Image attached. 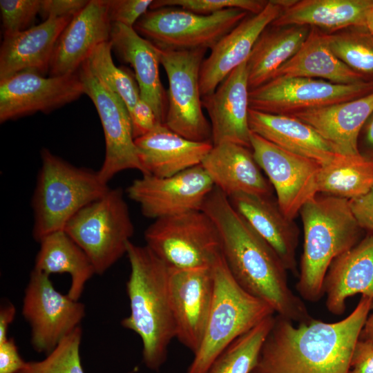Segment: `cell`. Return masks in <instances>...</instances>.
Wrapping results in <instances>:
<instances>
[{
	"instance_id": "1",
	"label": "cell",
	"mask_w": 373,
	"mask_h": 373,
	"mask_svg": "<svg viewBox=\"0 0 373 373\" xmlns=\"http://www.w3.org/2000/svg\"><path fill=\"white\" fill-rule=\"evenodd\" d=\"M202 210L216 226L222 254L237 283L267 303L275 314L294 323L310 321L303 299L291 289L287 270L273 248L234 209L228 197L214 186Z\"/></svg>"
},
{
	"instance_id": "2",
	"label": "cell",
	"mask_w": 373,
	"mask_h": 373,
	"mask_svg": "<svg viewBox=\"0 0 373 373\" xmlns=\"http://www.w3.org/2000/svg\"><path fill=\"white\" fill-rule=\"evenodd\" d=\"M373 298L361 296L345 318H312L294 325L275 314L274 323L251 373H347Z\"/></svg>"
},
{
	"instance_id": "3",
	"label": "cell",
	"mask_w": 373,
	"mask_h": 373,
	"mask_svg": "<svg viewBox=\"0 0 373 373\" xmlns=\"http://www.w3.org/2000/svg\"><path fill=\"white\" fill-rule=\"evenodd\" d=\"M126 256L130 265L126 285L130 313L121 325L139 336L144 365L157 372L175 338L169 289V267L146 245L131 241L127 245Z\"/></svg>"
},
{
	"instance_id": "4",
	"label": "cell",
	"mask_w": 373,
	"mask_h": 373,
	"mask_svg": "<svg viewBox=\"0 0 373 373\" xmlns=\"http://www.w3.org/2000/svg\"><path fill=\"white\" fill-rule=\"evenodd\" d=\"M304 244L296 289L307 301L323 296V280L332 261L361 240L362 229L349 200L317 193L300 209Z\"/></svg>"
},
{
	"instance_id": "5",
	"label": "cell",
	"mask_w": 373,
	"mask_h": 373,
	"mask_svg": "<svg viewBox=\"0 0 373 373\" xmlns=\"http://www.w3.org/2000/svg\"><path fill=\"white\" fill-rule=\"evenodd\" d=\"M41 166L32 199V236L38 242L63 231L82 208L109 189L98 171L74 166L47 149L41 152Z\"/></svg>"
},
{
	"instance_id": "6",
	"label": "cell",
	"mask_w": 373,
	"mask_h": 373,
	"mask_svg": "<svg viewBox=\"0 0 373 373\" xmlns=\"http://www.w3.org/2000/svg\"><path fill=\"white\" fill-rule=\"evenodd\" d=\"M214 290L202 343L186 373H206L216 358L234 340L276 314L265 302L242 289L223 256L213 267Z\"/></svg>"
},
{
	"instance_id": "7",
	"label": "cell",
	"mask_w": 373,
	"mask_h": 373,
	"mask_svg": "<svg viewBox=\"0 0 373 373\" xmlns=\"http://www.w3.org/2000/svg\"><path fill=\"white\" fill-rule=\"evenodd\" d=\"M64 231L102 275L124 254L134 233L128 205L120 188L111 189L101 198L79 211Z\"/></svg>"
},
{
	"instance_id": "8",
	"label": "cell",
	"mask_w": 373,
	"mask_h": 373,
	"mask_svg": "<svg viewBox=\"0 0 373 373\" xmlns=\"http://www.w3.org/2000/svg\"><path fill=\"white\" fill-rule=\"evenodd\" d=\"M144 239L173 269L212 268L222 254L218 229L202 209L155 220L145 230Z\"/></svg>"
},
{
	"instance_id": "9",
	"label": "cell",
	"mask_w": 373,
	"mask_h": 373,
	"mask_svg": "<svg viewBox=\"0 0 373 373\" xmlns=\"http://www.w3.org/2000/svg\"><path fill=\"white\" fill-rule=\"evenodd\" d=\"M249 14L228 8L202 15L178 7H162L149 10L133 28L160 49L211 50Z\"/></svg>"
},
{
	"instance_id": "10",
	"label": "cell",
	"mask_w": 373,
	"mask_h": 373,
	"mask_svg": "<svg viewBox=\"0 0 373 373\" xmlns=\"http://www.w3.org/2000/svg\"><path fill=\"white\" fill-rule=\"evenodd\" d=\"M157 49L169 82L164 124L188 140L212 142L211 127L202 111L200 88V68L207 50Z\"/></svg>"
},
{
	"instance_id": "11",
	"label": "cell",
	"mask_w": 373,
	"mask_h": 373,
	"mask_svg": "<svg viewBox=\"0 0 373 373\" xmlns=\"http://www.w3.org/2000/svg\"><path fill=\"white\" fill-rule=\"evenodd\" d=\"M22 315L30 327L32 348L47 354L80 326L86 307L57 291L50 276L33 269L24 291Z\"/></svg>"
},
{
	"instance_id": "12",
	"label": "cell",
	"mask_w": 373,
	"mask_h": 373,
	"mask_svg": "<svg viewBox=\"0 0 373 373\" xmlns=\"http://www.w3.org/2000/svg\"><path fill=\"white\" fill-rule=\"evenodd\" d=\"M372 92L373 81L338 84L315 78L276 77L249 91V108L265 113L292 115Z\"/></svg>"
},
{
	"instance_id": "13",
	"label": "cell",
	"mask_w": 373,
	"mask_h": 373,
	"mask_svg": "<svg viewBox=\"0 0 373 373\" xmlns=\"http://www.w3.org/2000/svg\"><path fill=\"white\" fill-rule=\"evenodd\" d=\"M77 73L83 84L84 94L94 104L102 126L106 151L98 173L106 183L118 173L129 169L142 173L131 117L123 101L108 89L90 70L86 61Z\"/></svg>"
},
{
	"instance_id": "14",
	"label": "cell",
	"mask_w": 373,
	"mask_h": 373,
	"mask_svg": "<svg viewBox=\"0 0 373 373\" xmlns=\"http://www.w3.org/2000/svg\"><path fill=\"white\" fill-rule=\"evenodd\" d=\"M250 142L255 160L276 191L281 210L294 220L301 207L318 193L317 176L321 165L252 132Z\"/></svg>"
},
{
	"instance_id": "15",
	"label": "cell",
	"mask_w": 373,
	"mask_h": 373,
	"mask_svg": "<svg viewBox=\"0 0 373 373\" xmlns=\"http://www.w3.org/2000/svg\"><path fill=\"white\" fill-rule=\"evenodd\" d=\"M214 184L201 164L166 178L142 175L126 189L142 214L154 220L201 210Z\"/></svg>"
},
{
	"instance_id": "16",
	"label": "cell",
	"mask_w": 373,
	"mask_h": 373,
	"mask_svg": "<svg viewBox=\"0 0 373 373\" xmlns=\"http://www.w3.org/2000/svg\"><path fill=\"white\" fill-rule=\"evenodd\" d=\"M84 94L77 72L60 76H45L21 72L0 80V122L48 113Z\"/></svg>"
},
{
	"instance_id": "17",
	"label": "cell",
	"mask_w": 373,
	"mask_h": 373,
	"mask_svg": "<svg viewBox=\"0 0 373 373\" xmlns=\"http://www.w3.org/2000/svg\"><path fill=\"white\" fill-rule=\"evenodd\" d=\"M169 289L175 338L194 354L202 343L212 303L213 267H169Z\"/></svg>"
},
{
	"instance_id": "18",
	"label": "cell",
	"mask_w": 373,
	"mask_h": 373,
	"mask_svg": "<svg viewBox=\"0 0 373 373\" xmlns=\"http://www.w3.org/2000/svg\"><path fill=\"white\" fill-rule=\"evenodd\" d=\"M293 1H268L260 12L249 14L211 49L200 68L202 97L212 93L234 69L247 61L260 34Z\"/></svg>"
},
{
	"instance_id": "19",
	"label": "cell",
	"mask_w": 373,
	"mask_h": 373,
	"mask_svg": "<svg viewBox=\"0 0 373 373\" xmlns=\"http://www.w3.org/2000/svg\"><path fill=\"white\" fill-rule=\"evenodd\" d=\"M112 23L107 0H90L60 34L51 58L48 75L76 73L100 44L110 41Z\"/></svg>"
},
{
	"instance_id": "20",
	"label": "cell",
	"mask_w": 373,
	"mask_h": 373,
	"mask_svg": "<svg viewBox=\"0 0 373 373\" xmlns=\"http://www.w3.org/2000/svg\"><path fill=\"white\" fill-rule=\"evenodd\" d=\"M247 61L234 69L212 93L202 97V106L210 118L213 145L231 142L251 149Z\"/></svg>"
},
{
	"instance_id": "21",
	"label": "cell",
	"mask_w": 373,
	"mask_h": 373,
	"mask_svg": "<svg viewBox=\"0 0 373 373\" xmlns=\"http://www.w3.org/2000/svg\"><path fill=\"white\" fill-rule=\"evenodd\" d=\"M234 209L276 251L288 271L298 275L296 249L300 231L281 210L276 198L238 193L228 198Z\"/></svg>"
},
{
	"instance_id": "22",
	"label": "cell",
	"mask_w": 373,
	"mask_h": 373,
	"mask_svg": "<svg viewBox=\"0 0 373 373\" xmlns=\"http://www.w3.org/2000/svg\"><path fill=\"white\" fill-rule=\"evenodd\" d=\"M73 17H50L39 25L3 36L0 80L21 72L48 73L56 42Z\"/></svg>"
},
{
	"instance_id": "23",
	"label": "cell",
	"mask_w": 373,
	"mask_h": 373,
	"mask_svg": "<svg viewBox=\"0 0 373 373\" xmlns=\"http://www.w3.org/2000/svg\"><path fill=\"white\" fill-rule=\"evenodd\" d=\"M110 41L112 51L133 68L141 99L151 106L159 122L164 124L167 92L160 77L161 63L157 48L133 28L120 23H112Z\"/></svg>"
},
{
	"instance_id": "24",
	"label": "cell",
	"mask_w": 373,
	"mask_h": 373,
	"mask_svg": "<svg viewBox=\"0 0 373 373\" xmlns=\"http://www.w3.org/2000/svg\"><path fill=\"white\" fill-rule=\"evenodd\" d=\"M142 175L166 178L201 164L213 147L210 142L188 140L158 124L135 139Z\"/></svg>"
},
{
	"instance_id": "25",
	"label": "cell",
	"mask_w": 373,
	"mask_h": 373,
	"mask_svg": "<svg viewBox=\"0 0 373 373\" xmlns=\"http://www.w3.org/2000/svg\"><path fill=\"white\" fill-rule=\"evenodd\" d=\"M201 165L228 198L238 193L272 195L274 189L249 148L231 142L213 145Z\"/></svg>"
},
{
	"instance_id": "26",
	"label": "cell",
	"mask_w": 373,
	"mask_h": 373,
	"mask_svg": "<svg viewBox=\"0 0 373 373\" xmlns=\"http://www.w3.org/2000/svg\"><path fill=\"white\" fill-rule=\"evenodd\" d=\"M323 293L327 311L335 316L345 312L352 296L373 298V233L332 261L323 280Z\"/></svg>"
},
{
	"instance_id": "27",
	"label": "cell",
	"mask_w": 373,
	"mask_h": 373,
	"mask_svg": "<svg viewBox=\"0 0 373 373\" xmlns=\"http://www.w3.org/2000/svg\"><path fill=\"white\" fill-rule=\"evenodd\" d=\"M249 125L252 133L321 165L331 163L341 155L313 127L291 115L265 113L249 108Z\"/></svg>"
},
{
	"instance_id": "28",
	"label": "cell",
	"mask_w": 373,
	"mask_h": 373,
	"mask_svg": "<svg viewBox=\"0 0 373 373\" xmlns=\"http://www.w3.org/2000/svg\"><path fill=\"white\" fill-rule=\"evenodd\" d=\"M373 112V92L350 101L296 113L294 116L313 127L338 153L359 155V131Z\"/></svg>"
},
{
	"instance_id": "29",
	"label": "cell",
	"mask_w": 373,
	"mask_h": 373,
	"mask_svg": "<svg viewBox=\"0 0 373 373\" xmlns=\"http://www.w3.org/2000/svg\"><path fill=\"white\" fill-rule=\"evenodd\" d=\"M373 0H294L271 25L307 26L326 33L367 27Z\"/></svg>"
},
{
	"instance_id": "30",
	"label": "cell",
	"mask_w": 373,
	"mask_h": 373,
	"mask_svg": "<svg viewBox=\"0 0 373 373\" xmlns=\"http://www.w3.org/2000/svg\"><path fill=\"white\" fill-rule=\"evenodd\" d=\"M276 77L315 78L338 84L369 82L334 55L325 32L316 28H311L298 51L278 70Z\"/></svg>"
},
{
	"instance_id": "31",
	"label": "cell",
	"mask_w": 373,
	"mask_h": 373,
	"mask_svg": "<svg viewBox=\"0 0 373 373\" xmlns=\"http://www.w3.org/2000/svg\"><path fill=\"white\" fill-rule=\"evenodd\" d=\"M311 27L269 25L260 34L247 59L249 91L272 79L300 49Z\"/></svg>"
},
{
	"instance_id": "32",
	"label": "cell",
	"mask_w": 373,
	"mask_h": 373,
	"mask_svg": "<svg viewBox=\"0 0 373 373\" xmlns=\"http://www.w3.org/2000/svg\"><path fill=\"white\" fill-rule=\"evenodd\" d=\"M39 242L34 269L48 276L69 274L71 283L67 294L79 300L86 283L96 274L87 255L64 230L50 233Z\"/></svg>"
},
{
	"instance_id": "33",
	"label": "cell",
	"mask_w": 373,
	"mask_h": 373,
	"mask_svg": "<svg viewBox=\"0 0 373 373\" xmlns=\"http://www.w3.org/2000/svg\"><path fill=\"white\" fill-rule=\"evenodd\" d=\"M373 186V162L360 155H341L321 165L317 176L318 193L348 200L366 193Z\"/></svg>"
},
{
	"instance_id": "34",
	"label": "cell",
	"mask_w": 373,
	"mask_h": 373,
	"mask_svg": "<svg viewBox=\"0 0 373 373\" xmlns=\"http://www.w3.org/2000/svg\"><path fill=\"white\" fill-rule=\"evenodd\" d=\"M274 316L267 317L234 340L216 358L206 373H251Z\"/></svg>"
},
{
	"instance_id": "35",
	"label": "cell",
	"mask_w": 373,
	"mask_h": 373,
	"mask_svg": "<svg viewBox=\"0 0 373 373\" xmlns=\"http://www.w3.org/2000/svg\"><path fill=\"white\" fill-rule=\"evenodd\" d=\"M331 50L367 81H373V34L367 27H352L326 33Z\"/></svg>"
},
{
	"instance_id": "36",
	"label": "cell",
	"mask_w": 373,
	"mask_h": 373,
	"mask_svg": "<svg viewBox=\"0 0 373 373\" xmlns=\"http://www.w3.org/2000/svg\"><path fill=\"white\" fill-rule=\"evenodd\" d=\"M86 61L94 75L123 101L130 113L141 98L140 88L131 71L113 63L111 41L98 45Z\"/></svg>"
},
{
	"instance_id": "37",
	"label": "cell",
	"mask_w": 373,
	"mask_h": 373,
	"mask_svg": "<svg viewBox=\"0 0 373 373\" xmlns=\"http://www.w3.org/2000/svg\"><path fill=\"white\" fill-rule=\"evenodd\" d=\"M81 326L64 338L41 361H27L19 373H84L80 356Z\"/></svg>"
},
{
	"instance_id": "38",
	"label": "cell",
	"mask_w": 373,
	"mask_h": 373,
	"mask_svg": "<svg viewBox=\"0 0 373 373\" xmlns=\"http://www.w3.org/2000/svg\"><path fill=\"white\" fill-rule=\"evenodd\" d=\"M265 0H155L149 10L162 7H178L202 15L228 9L238 8L250 14L260 12L267 4Z\"/></svg>"
},
{
	"instance_id": "39",
	"label": "cell",
	"mask_w": 373,
	"mask_h": 373,
	"mask_svg": "<svg viewBox=\"0 0 373 373\" xmlns=\"http://www.w3.org/2000/svg\"><path fill=\"white\" fill-rule=\"evenodd\" d=\"M41 0H1L3 36L28 29L39 13Z\"/></svg>"
},
{
	"instance_id": "40",
	"label": "cell",
	"mask_w": 373,
	"mask_h": 373,
	"mask_svg": "<svg viewBox=\"0 0 373 373\" xmlns=\"http://www.w3.org/2000/svg\"><path fill=\"white\" fill-rule=\"evenodd\" d=\"M152 3V0H107L109 19L112 23L133 28Z\"/></svg>"
},
{
	"instance_id": "41",
	"label": "cell",
	"mask_w": 373,
	"mask_h": 373,
	"mask_svg": "<svg viewBox=\"0 0 373 373\" xmlns=\"http://www.w3.org/2000/svg\"><path fill=\"white\" fill-rule=\"evenodd\" d=\"M129 114L134 139L149 133L160 124L153 108L141 98Z\"/></svg>"
},
{
	"instance_id": "42",
	"label": "cell",
	"mask_w": 373,
	"mask_h": 373,
	"mask_svg": "<svg viewBox=\"0 0 373 373\" xmlns=\"http://www.w3.org/2000/svg\"><path fill=\"white\" fill-rule=\"evenodd\" d=\"M88 3L87 0H41L39 14L50 17H73Z\"/></svg>"
},
{
	"instance_id": "43",
	"label": "cell",
	"mask_w": 373,
	"mask_h": 373,
	"mask_svg": "<svg viewBox=\"0 0 373 373\" xmlns=\"http://www.w3.org/2000/svg\"><path fill=\"white\" fill-rule=\"evenodd\" d=\"M349 204L359 227L373 233V186L364 195L350 200Z\"/></svg>"
},
{
	"instance_id": "44",
	"label": "cell",
	"mask_w": 373,
	"mask_h": 373,
	"mask_svg": "<svg viewBox=\"0 0 373 373\" xmlns=\"http://www.w3.org/2000/svg\"><path fill=\"white\" fill-rule=\"evenodd\" d=\"M26 363L20 355L14 338L0 343V373H19Z\"/></svg>"
},
{
	"instance_id": "45",
	"label": "cell",
	"mask_w": 373,
	"mask_h": 373,
	"mask_svg": "<svg viewBox=\"0 0 373 373\" xmlns=\"http://www.w3.org/2000/svg\"><path fill=\"white\" fill-rule=\"evenodd\" d=\"M347 373H373V343L359 339L354 350Z\"/></svg>"
},
{
	"instance_id": "46",
	"label": "cell",
	"mask_w": 373,
	"mask_h": 373,
	"mask_svg": "<svg viewBox=\"0 0 373 373\" xmlns=\"http://www.w3.org/2000/svg\"><path fill=\"white\" fill-rule=\"evenodd\" d=\"M358 153L366 160L373 162V112L361 127L357 137Z\"/></svg>"
},
{
	"instance_id": "47",
	"label": "cell",
	"mask_w": 373,
	"mask_h": 373,
	"mask_svg": "<svg viewBox=\"0 0 373 373\" xmlns=\"http://www.w3.org/2000/svg\"><path fill=\"white\" fill-rule=\"evenodd\" d=\"M16 307L12 303L7 301L1 305L0 307V343L3 342L9 337L8 332L10 325L15 320Z\"/></svg>"
},
{
	"instance_id": "48",
	"label": "cell",
	"mask_w": 373,
	"mask_h": 373,
	"mask_svg": "<svg viewBox=\"0 0 373 373\" xmlns=\"http://www.w3.org/2000/svg\"><path fill=\"white\" fill-rule=\"evenodd\" d=\"M359 339L373 343V306L363 327Z\"/></svg>"
},
{
	"instance_id": "49",
	"label": "cell",
	"mask_w": 373,
	"mask_h": 373,
	"mask_svg": "<svg viewBox=\"0 0 373 373\" xmlns=\"http://www.w3.org/2000/svg\"><path fill=\"white\" fill-rule=\"evenodd\" d=\"M373 25V7L372 8L367 18V27H370Z\"/></svg>"
},
{
	"instance_id": "50",
	"label": "cell",
	"mask_w": 373,
	"mask_h": 373,
	"mask_svg": "<svg viewBox=\"0 0 373 373\" xmlns=\"http://www.w3.org/2000/svg\"><path fill=\"white\" fill-rule=\"evenodd\" d=\"M373 34V25L367 28Z\"/></svg>"
}]
</instances>
